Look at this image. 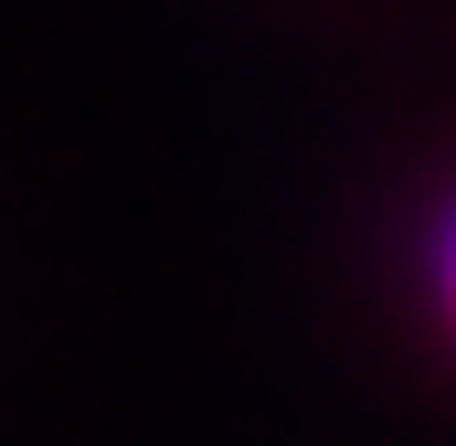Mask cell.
<instances>
[{
  "label": "cell",
  "mask_w": 456,
  "mask_h": 446,
  "mask_svg": "<svg viewBox=\"0 0 456 446\" xmlns=\"http://www.w3.org/2000/svg\"><path fill=\"white\" fill-rule=\"evenodd\" d=\"M436 298H446V319H456V202L436 213Z\"/></svg>",
  "instance_id": "cell-1"
}]
</instances>
